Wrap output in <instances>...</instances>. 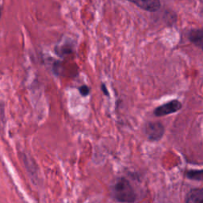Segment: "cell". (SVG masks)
Listing matches in <instances>:
<instances>
[{"label":"cell","instance_id":"cell-4","mask_svg":"<svg viewBox=\"0 0 203 203\" xmlns=\"http://www.w3.org/2000/svg\"><path fill=\"white\" fill-rule=\"evenodd\" d=\"M133 3L149 12H156L160 10L161 2L159 0H134L132 1Z\"/></svg>","mask_w":203,"mask_h":203},{"label":"cell","instance_id":"cell-7","mask_svg":"<svg viewBox=\"0 0 203 203\" xmlns=\"http://www.w3.org/2000/svg\"><path fill=\"white\" fill-rule=\"evenodd\" d=\"M187 178L193 180H202V171L201 170H191L187 173Z\"/></svg>","mask_w":203,"mask_h":203},{"label":"cell","instance_id":"cell-2","mask_svg":"<svg viewBox=\"0 0 203 203\" xmlns=\"http://www.w3.org/2000/svg\"><path fill=\"white\" fill-rule=\"evenodd\" d=\"M144 132L148 140L157 141L164 137L165 129L159 121H148L144 125Z\"/></svg>","mask_w":203,"mask_h":203},{"label":"cell","instance_id":"cell-10","mask_svg":"<svg viewBox=\"0 0 203 203\" xmlns=\"http://www.w3.org/2000/svg\"><path fill=\"white\" fill-rule=\"evenodd\" d=\"M0 15H1V10H0Z\"/></svg>","mask_w":203,"mask_h":203},{"label":"cell","instance_id":"cell-3","mask_svg":"<svg viewBox=\"0 0 203 203\" xmlns=\"http://www.w3.org/2000/svg\"><path fill=\"white\" fill-rule=\"evenodd\" d=\"M183 105L178 100H171L169 101L168 103H164L160 107H156L154 110V114L156 117H163L166 115L171 114V113H175L177 111L180 110L182 109Z\"/></svg>","mask_w":203,"mask_h":203},{"label":"cell","instance_id":"cell-5","mask_svg":"<svg viewBox=\"0 0 203 203\" xmlns=\"http://www.w3.org/2000/svg\"><path fill=\"white\" fill-rule=\"evenodd\" d=\"M188 38L195 45H197L201 49L202 48L203 31L201 29H195L189 31Z\"/></svg>","mask_w":203,"mask_h":203},{"label":"cell","instance_id":"cell-1","mask_svg":"<svg viewBox=\"0 0 203 203\" xmlns=\"http://www.w3.org/2000/svg\"><path fill=\"white\" fill-rule=\"evenodd\" d=\"M112 195L117 201L131 203L136 200V194L132 185L125 178H120L115 181L112 187Z\"/></svg>","mask_w":203,"mask_h":203},{"label":"cell","instance_id":"cell-6","mask_svg":"<svg viewBox=\"0 0 203 203\" xmlns=\"http://www.w3.org/2000/svg\"><path fill=\"white\" fill-rule=\"evenodd\" d=\"M186 203H203V191L201 188L193 189L188 193Z\"/></svg>","mask_w":203,"mask_h":203},{"label":"cell","instance_id":"cell-8","mask_svg":"<svg viewBox=\"0 0 203 203\" xmlns=\"http://www.w3.org/2000/svg\"><path fill=\"white\" fill-rule=\"evenodd\" d=\"M78 89L80 94L83 97L87 96L90 91V87H89L88 86H86V85H82V86H80Z\"/></svg>","mask_w":203,"mask_h":203},{"label":"cell","instance_id":"cell-9","mask_svg":"<svg viewBox=\"0 0 203 203\" xmlns=\"http://www.w3.org/2000/svg\"><path fill=\"white\" fill-rule=\"evenodd\" d=\"M101 88H102V90H103V92L104 93V94L106 95V96H109V92H108V90H107L106 85L102 84V86H101Z\"/></svg>","mask_w":203,"mask_h":203}]
</instances>
